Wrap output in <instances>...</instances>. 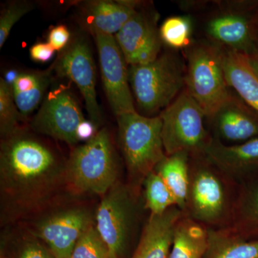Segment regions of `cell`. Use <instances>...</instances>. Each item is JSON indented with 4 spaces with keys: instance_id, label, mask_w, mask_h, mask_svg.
Listing matches in <instances>:
<instances>
[{
    "instance_id": "1",
    "label": "cell",
    "mask_w": 258,
    "mask_h": 258,
    "mask_svg": "<svg viewBox=\"0 0 258 258\" xmlns=\"http://www.w3.org/2000/svg\"><path fill=\"white\" fill-rule=\"evenodd\" d=\"M39 134L21 128L2 139V225L28 221L71 198L66 191L67 159Z\"/></svg>"
},
{
    "instance_id": "2",
    "label": "cell",
    "mask_w": 258,
    "mask_h": 258,
    "mask_svg": "<svg viewBox=\"0 0 258 258\" xmlns=\"http://www.w3.org/2000/svg\"><path fill=\"white\" fill-rule=\"evenodd\" d=\"M239 183L204 154L190 156L189 185L183 214L208 229L229 228Z\"/></svg>"
},
{
    "instance_id": "3",
    "label": "cell",
    "mask_w": 258,
    "mask_h": 258,
    "mask_svg": "<svg viewBox=\"0 0 258 258\" xmlns=\"http://www.w3.org/2000/svg\"><path fill=\"white\" fill-rule=\"evenodd\" d=\"M119 177V163L106 128L74 148L67 159L66 191L71 198L95 195L101 198L120 181Z\"/></svg>"
},
{
    "instance_id": "4",
    "label": "cell",
    "mask_w": 258,
    "mask_h": 258,
    "mask_svg": "<svg viewBox=\"0 0 258 258\" xmlns=\"http://www.w3.org/2000/svg\"><path fill=\"white\" fill-rule=\"evenodd\" d=\"M118 142L127 171V184L140 198L144 181L166 157L160 116L137 112L117 116Z\"/></svg>"
},
{
    "instance_id": "5",
    "label": "cell",
    "mask_w": 258,
    "mask_h": 258,
    "mask_svg": "<svg viewBox=\"0 0 258 258\" xmlns=\"http://www.w3.org/2000/svg\"><path fill=\"white\" fill-rule=\"evenodd\" d=\"M186 69L171 52L145 64L128 66L129 83L140 111L148 115L164 110L182 92Z\"/></svg>"
},
{
    "instance_id": "6",
    "label": "cell",
    "mask_w": 258,
    "mask_h": 258,
    "mask_svg": "<svg viewBox=\"0 0 258 258\" xmlns=\"http://www.w3.org/2000/svg\"><path fill=\"white\" fill-rule=\"evenodd\" d=\"M185 89L210 118L231 95L219 45L197 43L186 50Z\"/></svg>"
},
{
    "instance_id": "7",
    "label": "cell",
    "mask_w": 258,
    "mask_h": 258,
    "mask_svg": "<svg viewBox=\"0 0 258 258\" xmlns=\"http://www.w3.org/2000/svg\"><path fill=\"white\" fill-rule=\"evenodd\" d=\"M95 214L86 205L64 200L20 223L43 242L56 258H70L83 232L95 223Z\"/></svg>"
},
{
    "instance_id": "8",
    "label": "cell",
    "mask_w": 258,
    "mask_h": 258,
    "mask_svg": "<svg viewBox=\"0 0 258 258\" xmlns=\"http://www.w3.org/2000/svg\"><path fill=\"white\" fill-rule=\"evenodd\" d=\"M159 116L166 156L181 152L204 154L212 137L204 124L205 113L185 88Z\"/></svg>"
},
{
    "instance_id": "9",
    "label": "cell",
    "mask_w": 258,
    "mask_h": 258,
    "mask_svg": "<svg viewBox=\"0 0 258 258\" xmlns=\"http://www.w3.org/2000/svg\"><path fill=\"white\" fill-rule=\"evenodd\" d=\"M139 197L126 182L119 181L102 197L95 225L117 258H125L137 227Z\"/></svg>"
},
{
    "instance_id": "10",
    "label": "cell",
    "mask_w": 258,
    "mask_h": 258,
    "mask_svg": "<svg viewBox=\"0 0 258 258\" xmlns=\"http://www.w3.org/2000/svg\"><path fill=\"white\" fill-rule=\"evenodd\" d=\"M85 120L82 110L69 88L60 86L47 93L30 128L39 135L70 146L79 143L77 130Z\"/></svg>"
},
{
    "instance_id": "11",
    "label": "cell",
    "mask_w": 258,
    "mask_h": 258,
    "mask_svg": "<svg viewBox=\"0 0 258 258\" xmlns=\"http://www.w3.org/2000/svg\"><path fill=\"white\" fill-rule=\"evenodd\" d=\"M206 32L214 44L248 55L258 37V1L237 2L210 18Z\"/></svg>"
},
{
    "instance_id": "12",
    "label": "cell",
    "mask_w": 258,
    "mask_h": 258,
    "mask_svg": "<svg viewBox=\"0 0 258 258\" xmlns=\"http://www.w3.org/2000/svg\"><path fill=\"white\" fill-rule=\"evenodd\" d=\"M93 37L102 82L112 111L116 116L137 112L129 83L128 64L114 36L96 34Z\"/></svg>"
},
{
    "instance_id": "13",
    "label": "cell",
    "mask_w": 258,
    "mask_h": 258,
    "mask_svg": "<svg viewBox=\"0 0 258 258\" xmlns=\"http://www.w3.org/2000/svg\"><path fill=\"white\" fill-rule=\"evenodd\" d=\"M54 69L59 76L76 84L82 94L89 120L99 126L102 113L97 100L96 66L87 40L82 37L74 39L59 56Z\"/></svg>"
},
{
    "instance_id": "14",
    "label": "cell",
    "mask_w": 258,
    "mask_h": 258,
    "mask_svg": "<svg viewBox=\"0 0 258 258\" xmlns=\"http://www.w3.org/2000/svg\"><path fill=\"white\" fill-rule=\"evenodd\" d=\"M114 37L128 66L145 64L155 60L163 43L157 18L139 10Z\"/></svg>"
},
{
    "instance_id": "15",
    "label": "cell",
    "mask_w": 258,
    "mask_h": 258,
    "mask_svg": "<svg viewBox=\"0 0 258 258\" xmlns=\"http://www.w3.org/2000/svg\"><path fill=\"white\" fill-rule=\"evenodd\" d=\"M212 138L241 144L258 137V113L241 98L231 96L212 117Z\"/></svg>"
},
{
    "instance_id": "16",
    "label": "cell",
    "mask_w": 258,
    "mask_h": 258,
    "mask_svg": "<svg viewBox=\"0 0 258 258\" xmlns=\"http://www.w3.org/2000/svg\"><path fill=\"white\" fill-rule=\"evenodd\" d=\"M203 154L239 184L258 172V137L234 145L212 138Z\"/></svg>"
},
{
    "instance_id": "17",
    "label": "cell",
    "mask_w": 258,
    "mask_h": 258,
    "mask_svg": "<svg viewBox=\"0 0 258 258\" xmlns=\"http://www.w3.org/2000/svg\"><path fill=\"white\" fill-rule=\"evenodd\" d=\"M183 215L176 206L162 215H150L131 258H168L176 224Z\"/></svg>"
},
{
    "instance_id": "18",
    "label": "cell",
    "mask_w": 258,
    "mask_h": 258,
    "mask_svg": "<svg viewBox=\"0 0 258 258\" xmlns=\"http://www.w3.org/2000/svg\"><path fill=\"white\" fill-rule=\"evenodd\" d=\"M137 1L96 0L83 3V26L94 36L96 34L114 36L138 10Z\"/></svg>"
},
{
    "instance_id": "19",
    "label": "cell",
    "mask_w": 258,
    "mask_h": 258,
    "mask_svg": "<svg viewBox=\"0 0 258 258\" xmlns=\"http://www.w3.org/2000/svg\"><path fill=\"white\" fill-rule=\"evenodd\" d=\"M219 47L229 87L233 88L241 99L258 113V76L251 67L247 56Z\"/></svg>"
},
{
    "instance_id": "20",
    "label": "cell",
    "mask_w": 258,
    "mask_h": 258,
    "mask_svg": "<svg viewBox=\"0 0 258 258\" xmlns=\"http://www.w3.org/2000/svg\"><path fill=\"white\" fill-rule=\"evenodd\" d=\"M227 229L258 240V172L239 184L233 220Z\"/></svg>"
},
{
    "instance_id": "21",
    "label": "cell",
    "mask_w": 258,
    "mask_h": 258,
    "mask_svg": "<svg viewBox=\"0 0 258 258\" xmlns=\"http://www.w3.org/2000/svg\"><path fill=\"white\" fill-rule=\"evenodd\" d=\"M6 227L2 236L0 258H56L23 224Z\"/></svg>"
},
{
    "instance_id": "22",
    "label": "cell",
    "mask_w": 258,
    "mask_h": 258,
    "mask_svg": "<svg viewBox=\"0 0 258 258\" xmlns=\"http://www.w3.org/2000/svg\"><path fill=\"white\" fill-rule=\"evenodd\" d=\"M203 258H258V240L247 239L229 229H208Z\"/></svg>"
},
{
    "instance_id": "23",
    "label": "cell",
    "mask_w": 258,
    "mask_h": 258,
    "mask_svg": "<svg viewBox=\"0 0 258 258\" xmlns=\"http://www.w3.org/2000/svg\"><path fill=\"white\" fill-rule=\"evenodd\" d=\"M51 83L48 72H26L19 74L12 85L13 97L24 118L41 106Z\"/></svg>"
},
{
    "instance_id": "24",
    "label": "cell",
    "mask_w": 258,
    "mask_h": 258,
    "mask_svg": "<svg viewBox=\"0 0 258 258\" xmlns=\"http://www.w3.org/2000/svg\"><path fill=\"white\" fill-rule=\"evenodd\" d=\"M208 237V228L183 215L176 224L168 258H203Z\"/></svg>"
},
{
    "instance_id": "25",
    "label": "cell",
    "mask_w": 258,
    "mask_h": 258,
    "mask_svg": "<svg viewBox=\"0 0 258 258\" xmlns=\"http://www.w3.org/2000/svg\"><path fill=\"white\" fill-rule=\"evenodd\" d=\"M189 153L177 152L166 155L154 169L174 194L177 207L182 212L189 190Z\"/></svg>"
},
{
    "instance_id": "26",
    "label": "cell",
    "mask_w": 258,
    "mask_h": 258,
    "mask_svg": "<svg viewBox=\"0 0 258 258\" xmlns=\"http://www.w3.org/2000/svg\"><path fill=\"white\" fill-rule=\"evenodd\" d=\"M144 209L150 215H160L173 207H177L174 194L155 171L146 178L143 185Z\"/></svg>"
},
{
    "instance_id": "27",
    "label": "cell",
    "mask_w": 258,
    "mask_h": 258,
    "mask_svg": "<svg viewBox=\"0 0 258 258\" xmlns=\"http://www.w3.org/2000/svg\"><path fill=\"white\" fill-rule=\"evenodd\" d=\"M192 31V20L187 15L166 19L159 29L163 43L173 49L189 47Z\"/></svg>"
},
{
    "instance_id": "28",
    "label": "cell",
    "mask_w": 258,
    "mask_h": 258,
    "mask_svg": "<svg viewBox=\"0 0 258 258\" xmlns=\"http://www.w3.org/2000/svg\"><path fill=\"white\" fill-rule=\"evenodd\" d=\"M13 97L10 85L3 78L0 79V135L1 138L13 135L23 127V119Z\"/></svg>"
},
{
    "instance_id": "29",
    "label": "cell",
    "mask_w": 258,
    "mask_h": 258,
    "mask_svg": "<svg viewBox=\"0 0 258 258\" xmlns=\"http://www.w3.org/2000/svg\"><path fill=\"white\" fill-rule=\"evenodd\" d=\"M70 258H117L97 230L95 223L83 232Z\"/></svg>"
},
{
    "instance_id": "30",
    "label": "cell",
    "mask_w": 258,
    "mask_h": 258,
    "mask_svg": "<svg viewBox=\"0 0 258 258\" xmlns=\"http://www.w3.org/2000/svg\"><path fill=\"white\" fill-rule=\"evenodd\" d=\"M33 9L32 3L26 1H15L10 3L2 11L0 15V47L8 40L12 29L25 15Z\"/></svg>"
},
{
    "instance_id": "31",
    "label": "cell",
    "mask_w": 258,
    "mask_h": 258,
    "mask_svg": "<svg viewBox=\"0 0 258 258\" xmlns=\"http://www.w3.org/2000/svg\"><path fill=\"white\" fill-rule=\"evenodd\" d=\"M71 34L64 25H58L49 32L48 43L55 51L64 50L69 45Z\"/></svg>"
},
{
    "instance_id": "32",
    "label": "cell",
    "mask_w": 258,
    "mask_h": 258,
    "mask_svg": "<svg viewBox=\"0 0 258 258\" xmlns=\"http://www.w3.org/2000/svg\"><path fill=\"white\" fill-rule=\"evenodd\" d=\"M55 50L48 42H38L30 49V57L36 62H46L52 58Z\"/></svg>"
},
{
    "instance_id": "33",
    "label": "cell",
    "mask_w": 258,
    "mask_h": 258,
    "mask_svg": "<svg viewBox=\"0 0 258 258\" xmlns=\"http://www.w3.org/2000/svg\"><path fill=\"white\" fill-rule=\"evenodd\" d=\"M96 125H95L91 120L85 119L81 122L77 130V138L80 142H84L85 143L89 142L92 139L98 131H97Z\"/></svg>"
},
{
    "instance_id": "34",
    "label": "cell",
    "mask_w": 258,
    "mask_h": 258,
    "mask_svg": "<svg viewBox=\"0 0 258 258\" xmlns=\"http://www.w3.org/2000/svg\"><path fill=\"white\" fill-rule=\"evenodd\" d=\"M246 56H247V60H248L251 67L258 76V37L253 48L249 52L248 55Z\"/></svg>"
}]
</instances>
